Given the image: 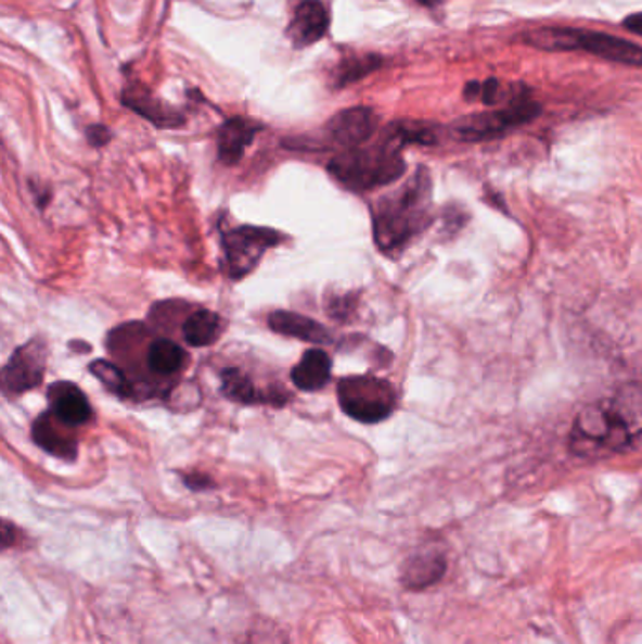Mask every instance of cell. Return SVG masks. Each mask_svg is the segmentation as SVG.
<instances>
[{"label":"cell","instance_id":"1","mask_svg":"<svg viewBox=\"0 0 642 644\" xmlns=\"http://www.w3.org/2000/svg\"><path fill=\"white\" fill-rule=\"evenodd\" d=\"M642 440V382H626L585 405L569 433L572 453L605 458L626 453Z\"/></svg>","mask_w":642,"mask_h":644},{"label":"cell","instance_id":"2","mask_svg":"<svg viewBox=\"0 0 642 644\" xmlns=\"http://www.w3.org/2000/svg\"><path fill=\"white\" fill-rule=\"evenodd\" d=\"M434 220V187L429 172L421 166L398 191L373 205V238L378 251L398 256Z\"/></svg>","mask_w":642,"mask_h":644},{"label":"cell","instance_id":"3","mask_svg":"<svg viewBox=\"0 0 642 644\" xmlns=\"http://www.w3.org/2000/svg\"><path fill=\"white\" fill-rule=\"evenodd\" d=\"M401 146L394 136L385 135L381 142L370 148L345 149L329 163L330 176L349 189L362 192L394 184L406 174V161L401 156Z\"/></svg>","mask_w":642,"mask_h":644},{"label":"cell","instance_id":"4","mask_svg":"<svg viewBox=\"0 0 642 644\" xmlns=\"http://www.w3.org/2000/svg\"><path fill=\"white\" fill-rule=\"evenodd\" d=\"M343 413L364 425H377L393 415L398 394L393 382L373 376L343 377L337 382Z\"/></svg>","mask_w":642,"mask_h":644},{"label":"cell","instance_id":"5","mask_svg":"<svg viewBox=\"0 0 642 644\" xmlns=\"http://www.w3.org/2000/svg\"><path fill=\"white\" fill-rule=\"evenodd\" d=\"M283 241L278 230L266 227L232 228L222 235V268L230 279H243L257 268L266 251Z\"/></svg>","mask_w":642,"mask_h":644},{"label":"cell","instance_id":"6","mask_svg":"<svg viewBox=\"0 0 642 644\" xmlns=\"http://www.w3.org/2000/svg\"><path fill=\"white\" fill-rule=\"evenodd\" d=\"M539 114H541V106L534 100L522 97V99L511 100L509 106L501 108L498 112L467 115L464 119L457 121L452 125V130L457 138L464 142H483V140L505 135L511 128L526 125L529 121L536 119Z\"/></svg>","mask_w":642,"mask_h":644},{"label":"cell","instance_id":"7","mask_svg":"<svg viewBox=\"0 0 642 644\" xmlns=\"http://www.w3.org/2000/svg\"><path fill=\"white\" fill-rule=\"evenodd\" d=\"M46 374V348L40 340L29 341L15 349L2 371L4 392L20 396L27 390L36 389Z\"/></svg>","mask_w":642,"mask_h":644},{"label":"cell","instance_id":"8","mask_svg":"<svg viewBox=\"0 0 642 644\" xmlns=\"http://www.w3.org/2000/svg\"><path fill=\"white\" fill-rule=\"evenodd\" d=\"M377 130V115L372 108L357 106L334 115L324 128L330 143L337 148L355 149L368 142Z\"/></svg>","mask_w":642,"mask_h":644},{"label":"cell","instance_id":"9","mask_svg":"<svg viewBox=\"0 0 642 644\" xmlns=\"http://www.w3.org/2000/svg\"><path fill=\"white\" fill-rule=\"evenodd\" d=\"M48 400H50L51 413L68 428L86 426L93 420V407L89 404L84 390L74 382H53L48 389Z\"/></svg>","mask_w":642,"mask_h":644},{"label":"cell","instance_id":"10","mask_svg":"<svg viewBox=\"0 0 642 644\" xmlns=\"http://www.w3.org/2000/svg\"><path fill=\"white\" fill-rule=\"evenodd\" d=\"M121 102L132 112L151 121L158 128H178L185 123V117L176 108L168 106L158 100L147 87L142 84L129 86L121 94Z\"/></svg>","mask_w":642,"mask_h":644},{"label":"cell","instance_id":"11","mask_svg":"<svg viewBox=\"0 0 642 644\" xmlns=\"http://www.w3.org/2000/svg\"><path fill=\"white\" fill-rule=\"evenodd\" d=\"M447 573V558L445 554L434 548H426L403 561L400 569L401 586L411 592H421L434 586Z\"/></svg>","mask_w":642,"mask_h":644},{"label":"cell","instance_id":"12","mask_svg":"<svg viewBox=\"0 0 642 644\" xmlns=\"http://www.w3.org/2000/svg\"><path fill=\"white\" fill-rule=\"evenodd\" d=\"M221 392L236 404H270L283 405L288 394L283 390H258L242 369L224 368L221 371Z\"/></svg>","mask_w":642,"mask_h":644},{"label":"cell","instance_id":"13","mask_svg":"<svg viewBox=\"0 0 642 644\" xmlns=\"http://www.w3.org/2000/svg\"><path fill=\"white\" fill-rule=\"evenodd\" d=\"M330 15L321 0H304L294 12L288 36L298 48L317 43L329 33Z\"/></svg>","mask_w":642,"mask_h":644},{"label":"cell","instance_id":"14","mask_svg":"<svg viewBox=\"0 0 642 644\" xmlns=\"http://www.w3.org/2000/svg\"><path fill=\"white\" fill-rule=\"evenodd\" d=\"M260 128L262 127L258 123L247 117H230L224 121L217 135V149H219L221 163L227 166L240 163L245 155V149L253 143Z\"/></svg>","mask_w":642,"mask_h":644},{"label":"cell","instance_id":"15","mask_svg":"<svg viewBox=\"0 0 642 644\" xmlns=\"http://www.w3.org/2000/svg\"><path fill=\"white\" fill-rule=\"evenodd\" d=\"M580 50L593 53L601 59L613 63L628 64L642 68V48L637 43L628 42L618 36L603 35V33H588L580 35Z\"/></svg>","mask_w":642,"mask_h":644},{"label":"cell","instance_id":"16","mask_svg":"<svg viewBox=\"0 0 642 644\" xmlns=\"http://www.w3.org/2000/svg\"><path fill=\"white\" fill-rule=\"evenodd\" d=\"M268 325L273 332L286 336V338H296V340L309 341L317 345L332 343V333L326 326H322L321 323L309 319L300 313L273 312L268 317Z\"/></svg>","mask_w":642,"mask_h":644},{"label":"cell","instance_id":"17","mask_svg":"<svg viewBox=\"0 0 642 644\" xmlns=\"http://www.w3.org/2000/svg\"><path fill=\"white\" fill-rule=\"evenodd\" d=\"M55 415L51 411H43L40 417L36 418L33 425V440L36 445L43 449L46 453L53 454L57 458L65 460H76L78 458V443L72 440L70 435L59 430L55 425Z\"/></svg>","mask_w":642,"mask_h":644},{"label":"cell","instance_id":"18","mask_svg":"<svg viewBox=\"0 0 642 644\" xmlns=\"http://www.w3.org/2000/svg\"><path fill=\"white\" fill-rule=\"evenodd\" d=\"M332 377V361L322 349H309L291 371V379L304 392H314L329 384Z\"/></svg>","mask_w":642,"mask_h":644},{"label":"cell","instance_id":"19","mask_svg":"<svg viewBox=\"0 0 642 644\" xmlns=\"http://www.w3.org/2000/svg\"><path fill=\"white\" fill-rule=\"evenodd\" d=\"M582 30L572 27H542L521 36L522 42L542 51L580 50Z\"/></svg>","mask_w":642,"mask_h":644},{"label":"cell","instance_id":"20","mask_svg":"<svg viewBox=\"0 0 642 644\" xmlns=\"http://www.w3.org/2000/svg\"><path fill=\"white\" fill-rule=\"evenodd\" d=\"M187 361H189V356H187L185 349L178 345L176 341L166 340V338L153 341L150 351H147V366L157 376H176L185 368Z\"/></svg>","mask_w":642,"mask_h":644},{"label":"cell","instance_id":"21","mask_svg":"<svg viewBox=\"0 0 642 644\" xmlns=\"http://www.w3.org/2000/svg\"><path fill=\"white\" fill-rule=\"evenodd\" d=\"M181 330L191 348H207L221 336L222 319L217 313L198 310L187 317Z\"/></svg>","mask_w":642,"mask_h":644},{"label":"cell","instance_id":"22","mask_svg":"<svg viewBox=\"0 0 642 644\" xmlns=\"http://www.w3.org/2000/svg\"><path fill=\"white\" fill-rule=\"evenodd\" d=\"M89 371L93 374L97 379H101L102 384L106 387L110 392H114L115 396L129 397L132 394V387L127 376L123 374L121 368H117L115 364L107 361H94L89 366Z\"/></svg>","mask_w":642,"mask_h":644},{"label":"cell","instance_id":"23","mask_svg":"<svg viewBox=\"0 0 642 644\" xmlns=\"http://www.w3.org/2000/svg\"><path fill=\"white\" fill-rule=\"evenodd\" d=\"M383 64L378 55H364V58L345 59L336 72L337 86H349L357 79L364 78Z\"/></svg>","mask_w":642,"mask_h":644},{"label":"cell","instance_id":"24","mask_svg":"<svg viewBox=\"0 0 642 644\" xmlns=\"http://www.w3.org/2000/svg\"><path fill=\"white\" fill-rule=\"evenodd\" d=\"M352 310H355V296H350V294L334 296L329 302V315L336 319H347Z\"/></svg>","mask_w":642,"mask_h":644},{"label":"cell","instance_id":"25","mask_svg":"<svg viewBox=\"0 0 642 644\" xmlns=\"http://www.w3.org/2000/svg\"><path fill=\"white\" fill-rule=\"evenodd\" d=\"M501 99V84L498 79H486L485 84H480V100L492 106L498 104Z\"/></svg>","mask_w":642,"mask_h":644},{"label":"cell","instance_id":"26","mask_svg":"<svg viewBox=\"0 0 642 644\" xmlns=\"http://www.w3.org/2000/svg\"><path fill=\"white\" fill-rule=\"evenodd\" d=\"M87 140L94 148H102L112 140V130L104 125H93V127L87 128Z\"/></svg>","mask_w":642,"mask_h":644},{"label":"cell","instance_id":"27","mask_svg":"<svg viewBox=\"0 0 642 644\" xmlns=\"http://www.w3.org/2000/svg\"><path fill=\"white\" fill-rule=\"evenodd\" d=\"M181 479L185 482L187 489L194 490V492H202V490H209L214 487V479L204 473L181 475Z\"/></svg>","mask_w":642,"mask_h":644},{"label":"cell","instance_id":"28","mask_svg":"<svg viewBox=\"0 0 642 644\" xmlns=\"http://www.w3.org/2000/svg\"><path fill=\"white\" fill-rule=\"evenodd\" d=\"M20 541H22V530L12 525L10 520H4L2 522V548L20 545Z\"/></svg>","mask_w":642,"mask_h":644},{"label":"cell","instance_id":"29","mask_svg":"<svg viewBox=\"0 0 642 644\" xmlns=\"http://www.w3.org/2000/svg\"><path fill=\"white\" fill-rule=\"evenodd\" d=\"M624 27L629 30V33H633V35L642 36V12H637V14H631L629 17L624 20Z\"/></svg>","mask_w":642,"mask_h":644},{"label":"cell","instance_id":"30","mask_svg":"<svg viewBox=\"0 0 642 644\" xmlns=\"http://www.w3.org/2000/svg\"><path fill=\"white\" fill-rule=\"evenodd\" d=\"M419 2L424 4V7H436V4H439L441 0H419Z\"/></svg>","mask_w":642,"mask_h":644}]
</instances>
